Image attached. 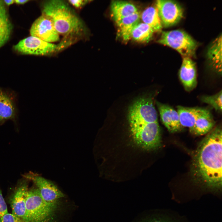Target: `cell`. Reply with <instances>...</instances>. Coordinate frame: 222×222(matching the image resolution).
<instances>
[{
  "instance_id": "ac0fdd59",
  "label": "cell",
  "mask_w": 222,
  "mask_h": 222,
  "mask_svg": "<svg viewBox=\"0 0 222 222\" xmlns=\"http://www.w3.org/2000/svg\"><path fill=\"white\" fill-rule=\"evenodd\" d=\"M177 108L181 125L188 128L190 130L195 125L200 108L181 106H178Z\"/></svg>"
},
{
  "instance_id": "9a60e30c",
  "label": "cell",
  "mask_w": 222,
  "mask_h": 222,
  "mask_svg": "<svg viewBox=\"0 0 222 222\" xmlns=\"http://www.w3.org/2000/svg\"><path fill=\"white\" fill-rule=\"evenodd\" d=\"M111 14L117 23L122 19L138 12L133 4L126 1H114L111 5Z\"/></svg>"
},
{
  "instance_id": "7a4b0ae2",
  "label": "cell",
  "mask_w": 222,
  "mask_h": 222,
  "mask_svg": "<svg viewBox=\"0 0 222 222\" xmlns=\"http://www.w3.org/2000/svg\"><path fill=\"white\" fill-rule=\"evenodd\" d=\"M128 117L131 135L138 145L147 150L160 146L157 113L151 98L143 97L136 100L129 108Z\"/></svg>"
},
{
  "instance_id": "8992f818",
  "label": "cell",
  "mask_w": 222,
  "mask_h": 222,
  "mask_svg": "<svg viewBox=\"0 0 222 222\" xmlns=\"http://www.w3.org/2000/svg\"><path fill=\"white\" fill-rule=\"evenodd\" d=\"M63 44L56 45L31 36L20 41L13 48L15 51L22 54L44 56L58 51Z\"/></svg>"
},
{
  "instance_id": "ffe728a7",
  "label": "cell",
  "mask_w": 222,
  "mask_h": 222,
  "mask_svg": "<svg viewBox=\"0 0 222 222\" xmlns=\"http://www.w3.org/2000/svg\"><path fill=\"white\" fill-rule=\"evenodd\" d=\"M12 28L3 1L0 0V48L8 40Z\"/></svg>"
},
{
  "instance_id": "3957f363",
  "label": "cell",
  "mask_w": 222,
  "mask_h": 222,
  "mask_svg": "<svg viewBox=\"0 0 222 222\" xmlns=\"http://www.w3.org/2000/svg\"><path fill=\"white\" fill-rule=\"evenodd\" d=\"M42 7V14L50 19L59 35L66 36L82 31L81 20L64 1H47Z\"/></svg>"
},
{
  "instance_id": "83f0119b",
  "label": "cell",
  "mask_w": 222,
  "mask_h": 222,
  "mask_svg": "<svg viewBox=\"0 0 222 222\" xmlns=\"http://www.w3.org/2000/svg\"><path fill=\"white\" fill-rule=\"evenodd\" d=\"M3 1L4 3H5L6 5H10L13 4L14 2V0H4Z\"/></svg>"
},
{
  "instance_id": "4fadbf2b",
  "label": "cell",
  "mask_w": 222,
  "mask_h": 222,
  "mask_svg": "<svg viewBox=\"0 0 222 222\" xmlns=\"http://www.w3.org/2000/svg\"><path fill=\"white\" fill-rule=\"evenodd\" d=\"M157 105L162 121L168 131L174 133L181 131L183 127L177 111L166 105L158 102Z\"/></svg>"
},
{
  "instance_id": "44dd1931",
  "label": "cell",
  "mask_w": 222,
  "mask_h": 222,
  "mask_svg": "<svg viewBox=\"0 0 222 222\" xmlns=\"http://www.w3.org/2000/svg\"><path fill=\"white\" fill-rule=\"evenodd\" d=\"M154 32L149 25L140 22L134 29L131 33V38L138 42H148L152 38Z\"/></svg>"
},
{
  "instance_id": "8fae6325",
  "label": "cell",
  "mask_w": 222,
  "mask_h": 222,
  "mask_svg": "<svg viewBox=\"0 0 222 222\" xmlns=\"http://www.w3.org/2000/svg\"><path fill=\"white\" fill-rule=\"evenodd\" d=\"M28 181L27 179L24 178L19 182L10 199L12 213L23 222L26 215V200L29 190Z\"/></svg>"
},
{
  "instance_id": "7c38bea8",
  "label": "cell",
  "mask_w": 222,
  "mask_h": 222,
  "mask_svg": "<svg viewBox=\"0 0 222 222\" xmlns=\"http://www.w3.org/2000/svg\"><path fill=\"white\" fill-rule=\"evenodd\" d=\"M181 81L185 89L190 91L197 84L196 69L195 63L189 57H183L179 72Z\"/></svg>"
},
{
  "instance_id": "277c9868",
  "label": "cell",
  "mask_w": 222,
  "mask_h": 222,
  "mask_svg": "<svg viewBox=\"0 0 222 222\" xmlns=\"http://www.w3.org/2000/svg\"><path fill=\"white\" fill-rule=\"evenodd\" d=\"M55 208L47 204L38 189H29L24 222H53Z\"/></svg>"
},
{
  "instance_id": "603a6c76",
  "label": "cell",
  "mask_w": 222,
  "mask_h": 222,
  "mask_svg": "<svg viewBox=\"0 0 222 222\" xmlns=\"http://www.w3.org/2000/svg\"><path fill=\"white\" fill-rule=\"evenodd\" d=\"M0 222H23V221L13 213L8 212L0 217Z\"/></svg>"
},
{
  "instance_id": "30bf717a",
  "label": "cell",
  "mask_w": 222,
  "mask_h": 222,
  "mask_svg": "<svg viewBox=\"0 0 222 222\" xmlns=\"http://www.w3.org/2000/svg\"><path fill=\"white\" fill-rule=\"evenodd\" d=\"M30 33L31 36L48 43L56 42L60 40V35L52 21L42 14L33 23Z\"/></svg>"
},
{
  "instance_id": "2e32d148",
  "label": "cell",
  "mask_w": 222,
  "mask_h": 222,
  "mask_svg": "<svg viewBox=\"0 0 222 222\" xmlns=\"http://www.w3.org/2000/svg\"><path fill=\"white\" fill-rule=\"evenodd\" d=\"M207 57L210 65L215 71L222 72V36L221 35L212 43L208 49Z\"/></svg>"
},
{
  "instance_id": "d6986e66",
  "label": "cell",
  "mask_w": 222,
  "mask_h": 222,
  "mask_svg": "<svg viewBox=\"0 0 222 222\" xmlns=\"http://www.w3.org/2000/svg\"><path fill=\"white\" fill-rule=\"evenodd\" d=\"M140 18L143 23L149 25L154 32L161 31L162 24L156 7H147L140 14Z\"/></svg>"
},
{
  "instance_id": "7402d4cb",
  "label": "cell",
  "mask_w": 222,
  "mask_h": 222,
  "mask_svg": "<svg viewBox=\"0 0 222 222\" xmlns=\"http://www.w3.org/2000/svg\"><path fill=\"white\" fill-rule=\"evenodd\" d=\"M222 91L216 94L210 96H204L201 98L202 102L209 105L216 110L219 112L222 111Z\"/></svg>"
},
{
  "instance_id": "ba28073f",
  "label": "cell",
  "mask_w": 222,
  "mask_h": 222,
  "mask_svg": "<svg viewBox=\"0 0 222 222\" xmlns=\"http://www.w3.org/2000/svg\"><path fill=\"white\" fill-rule=\"evenodd\" d=\"M18 100L16 92L0 87V126L9 120L17 124L18 117Z\"/></svg>"
},
{
  "instance_id": "6da1fadb",
  "label": "cell",
  "mask_w": 222,
  "mask_h": 222,
  "mask_svg": "<svg viewBox=\"0 0 222 222\" xmlns=\"http://www.w3.org/2000/svg\"><path fill=\"white\" fill-rule=\"evenodd\" d=\"M222 134L219 126L210 131L200 143L193 158V177L212 190H219L222 186Z\"/></svg>"
},
{
  "instance_id": "5b68a950",
  "label": "cell",
  "mask_w": 222,
  "mask_h": 222,
  "mask_svg": "<svg viewBox=\"0 0 222 222\" xmlns=\"http://www.w3.org/2000/svg\"><path fill=\"white\" fill-rule=\"evenodd\" d=\"M158 42L176 50L183 57L195 55L197 43L189 34L179 30L163 32Z\"/></svg>"
},
{
  "instance_id": "5bb4252c",
  "label": "cell",
  "mask_w": 222,
  "mask_h": 222,
  "mask_svg": "<svg viewBox=\"0 0 222 222\" xmlns=\"http://www.w3.org/2000/svg\"><path fill=\"white\" fill-rule=\"evenodd\" d=\"M215 124L210 112L207 109L200 108L195 125L190 131L196 135H203L210 131Z\"/></svg>"
},
{
  "instance_id": "484cf974",
  "label": "cell",
  "mask_w": 222,
  "mask_h": 222,
  "mask_svg": "<svg viewBox=\"0 0 222 222\" xmlns=\"http://www.w3.org/2000/svg\"><path fill=\"white\" fill-rule=\"evenodd\" d=\"M69 3L76 8H81L89 2L88 0H69Z\"/></svg>"
},
{
  "instance_id": "cb8c5ba5",
  "label": "cell",
  "mask_w": 222,
  "mask_h": 222,
  "mask_svg": "<svg viewBox=\"0 0 222 222\" xmlns=\"http://www.w3.org/2000/svg\"><path fill=\"white\" fill-rule=\"evenodd\" d=\"M8 212L6 204L0 189V217Z\"/></svg>"
},
{
  "instance_id": "52a82bcc",
  "label": "cell",
  "mask_w": 222,
  "mask_h": 222,
  "mask_svg": "<svg viewBox=\"0 0 222 222\" xmlns=\"http://www.w3.org/2000/svg\"><path fill=\"white\" fill-rule=\"evenodd\" d=\"M23 177L32 181L43 200L48 205L56 208L57 201L64 194L49 180L32 172L25 174Z\"/></svg>"
},
{
  "instance_id": "e0dca14e",
  "label": "cell",
  "mask_w": 222,
  "mask_h": 222,
  "mask_svg": "<svg viewBox=\"0 0 222 222\" xmlns=\"http://www.w3.org/2000/svg\"><path fill=\"white\" fill-rule=\"evenodd\" d=\"M140 14L138 12L116 23L118 28L119 34L124 40L128 41L131 38L132 32L140 23Z\"/></svg>"
},
{
  "instance_id": "d4e9b609",
  "label": "cell",
  "mask_w": 222,
  "mask_h": 222,
  "mask_svg": "<svg viewBox=\"0 0 222 222\" xmlns=\"http://www.w3.org/2000/svg\"><path fill=\"white\" fill-rule=\"evenodd\" d=\"M140 222H170V221L165 218L154 216L145 218Z\"/></svg>"
},
{
  "instance_id": "9c48e42d",
  "label": "cell",
  "mask_w": 222,
  "mask_h": 222,
  "mask_svg": "<svg viewBox=\"0 0 222 222\" xmlns=\"http://www.w3.org/2000/svg\"><path fill=\"white\" fill-rule=\"evenodd\" d=\"M156 4L162 24L165 27L176 24L183 17L182 8L175 1L158 0Z\"/></svg>"
},
{
  "instance_id": "4316f807",
  "label": "cell",
  "mask_w": 222,
  "mask_h": 222,
  "mask_svg": "<svg viewBox=\"0 0 222 222\" xmlns=\"http://www.w3.org/2000/svg\"><path fill=\"white\" fill-rule=\"evenodd\" d=\"M29 1L28 0H14V2L18 4H23Z\"/></svg>"
}]
</instances>
